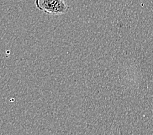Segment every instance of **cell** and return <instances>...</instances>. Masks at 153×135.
I'll return each mask as SVG.
<instances>
[{
    "instance_id": "6da1fadb",
    "label": "cell",
    "mask_w": 153,
    "mask_h": 135,
    "mask_svg": "<svg viewBox=\"0 0 153 135\" xmlns=\"http://www.w3.org/2000/svg\"><path fill=\"white\" fill-rule=\"evenodd\" d=\"M35 5L43 13L53 16L65 14L70 9L64 0H35Z\"/></svg>"
}]
</instances>
